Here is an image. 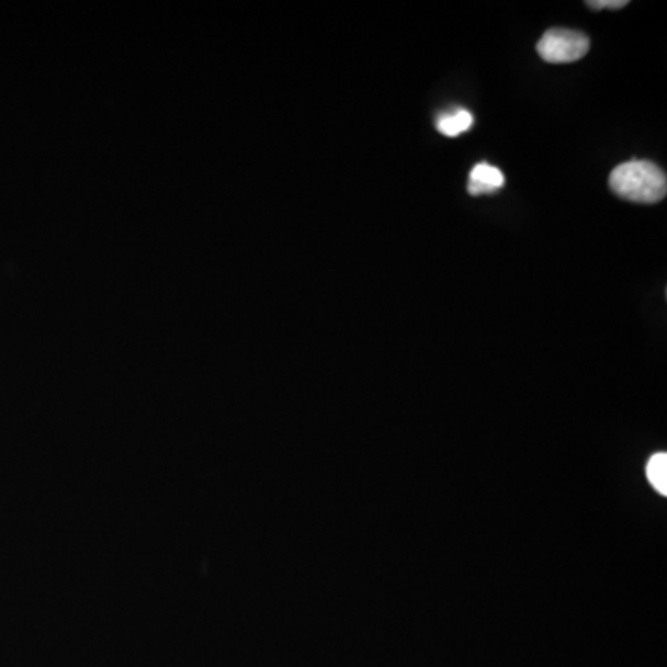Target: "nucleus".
<instances>
[{"label": "nucleus", "mask_w": 667, "mask_h": 667, "mask_svg": "<svg viewBox=\"0 0 667 667\" xmlns=\"http://www.w3.org/2000/svg\"><path fill=\"white\" fill-rule=\"evenodd\" d=\"M610 190L629 203L656 204L667 193V177L660 167L647 160H631L610 173Z\"/></svg>", "instance_id": "nucleus-1"}, {"label": "nucleus", "mask_w": 667, "mask_h": 667, "mask_svg": "<svg viewBox=\"0 0 667 667\" xmlns=\"http://www.w3.org/2000/svg\"><path fill=\"white\" fill-rule=\"evenodd\" d=\"M590 50V37L583 32L553 29L538 42V54L547 64H573Z\"/></svg>", "instance_id": "nucleus-2"}, {"label": "nucleus", "mask_w": 667, "mask_h": 667, "mask_svg": "<svg viewBox=\"0 0 667 667\" xmlns=\"http://www.w3.org/2000/svg\"><path fill=\"white\" fill-rule=\"evenodd\" d=\"M505 185V174L497 167L489 163H478L473 167L467 182V191L471 195H484V193H494Z\"/></svg>", "instance_id": "nucleus-3"}, {"label": "nucleus", "mask_w": 667, "mask_h": 667, "mask_svg": "<svg viewBox=\"0 0 667 667\" xmlns=\"http://www.w3.org/2000/svg\"><path fill=\"white\" fill-rule=\"evenodd\" d=\"M473 125V115L467 110H454L449 114H441L436 121V128L443 136L459 137L460 134L470 131Z\"/></svg>", "instance_id": "nucleus-4"}, {"label": "nucleus", "mask_w": 667, "mask_h": 667, "mask_svg": "<svg viewBox=\"0 0 667 667\" xmlns=\"http://www.w3.org/2000/svg\"><path fill=\"white\" fill-rule=\"evenodd\" d=\"M647 478L656 491L667 495V454L658 453L647 464Z\"/></svg>", "instance_id": "nucleus-5"}, {"label": "nucleus", "mask_w": 667, "mask_h": 667, "mask_svg": "<svg viewBox=\"0 0 667 667\" xmlns=\"http://www.w3.org/2000/svg\"><path fill=\"white\" fill-rule=\"evenodd\" d=\"M629 2L626 0H590V2H586V7L591 8V10H621V8H625Z\"/></svg>", "instance_id": "nucleus-6"}]
</instances>
